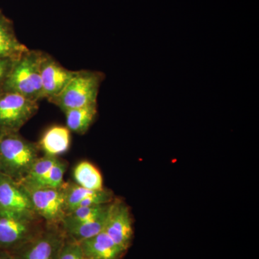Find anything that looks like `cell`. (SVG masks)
Segmentation results:
<instances>
[{
	"label": "cell",
	"mask_w": 259,
	"mask_h": 259,
	"mask_svg": "<svg viewBox=\"0 0 259 259\" xmlns=\"http://www.w3.org/2000/svg\"><path fill=\"white\" fill-rule=\"evenodd\" d=\"M38 150L18 132L0 131V173L21 182L39 157Z\"/></svg>",
	"instance_id": "6da1fadb"
},
{
	"label": "cell",
	"mask_w": 259,
	"mask_h": 259,
	"mask_svg": "<svg viewBox=\"0 0 259 259\" xmlns=\"http://www.w3.org/2000/svg\"><path fill=\"white\" fill-rule=\"evenodd\" d=\"M44 53L28 51L13 61L5 78V92L19 94L38 102L44 98L40 64Z\"/></svg>",
	"instance_id": "7a4b0ae2"
},
{
	"label": "cell",
	"mask_w": 259,
	"mask_h": 259,
	"mask_svg": "<svg viewBox=\"0 0 259 259\" xmlns=\"http://www.w3.org/2000/svg\"><path fill=\"white\" fill-rule=\"evenodd\" d=\"M103 75L92 71H77L64 90L50 102L63 112L97 104V95Z\"/></svg>",
	"instance_id": "3957f363"
},
{
	"label": "cell",
	"mask_w": 259,
	"mask_h": 259,
	"mask_svg": "<svg viewBox=\"0 0 259 259\" xmlns=\"http://www.w3.org/2000/svg\"><path fill=\"white\" fill-rule=\"evenodd\" d=\"M66 237L59 226H49L8 253L12 259H59Z\"/></svg>",
	"instance_id": "277c9868"
},
{
	"label": "cell",
	"mask_w": 259,
	"mask_h": 259,
	"mask_svg": "<svg viewBox=\"0 0 259 259\" xmlns=\"http://www.w3.org/2000/svg\"><path fill=\"white\" fill-rule=\"evenodd\" d=\"M37 102L19 94L5 92L0 95V131L18 132L36 113Z\"/></svg>",
	"instance_id": "5b68a950"
},
{
	"label": "cell",
	"mask_w": 259,
	"mask_h": 259,
	"mask_svg": "<svg viewBox=\"0 0 259 259\" xmlns=\"http://www.w3.org/2000/svg\"><path fill=\"white\" fill-rule=\"evenodd\" d=\"M28 194L34 211L49 226H59L66 215L65 197L62 188H37L21 185Z\"/></svg>",
	"instance_id": "8992f818"
},
{
	"label": "cell",
	"mask_w": 259,
	"mask_h": 259,
	"mask_svg": "<svg viewBox=\"0 0 259 259\" xmlns=\"http://www.w3.org/2000/svg\"><path fill=\"white\" fill-rule=\"evenodd\" d=\"M35 219L36 218L0 214V250L10 253L41 231Z\"/></svg>",
	"instance_id": "52a82bcc"
},
{
	"label": "cell",
	"mask_w": 259,
	"mask_h": 259,
	"mask_svg": "<svg viewBox=\"0 0 259 259\" xmlns=\"http://www.w3.org/2000/svg\"><path fill=\"white\" fill-rule=\"evenodd\" d=\"M104 231L116 244L127 250L134 238V223L128 206L122 200L110 202Z\"/></svg>",
	"instance_id": "ba28073f"
},
{
	"label": "cell",
	"mask_w": 259,
	"mask_h": 259,
	"mask_svg": "<svg viewBox=\"0 0 259 259\" xmlns=\"http://www.w3.org/2000/svg\"><path fill=\"white\" fill-rule=\"evenodd\" d=\"M0 214L36 218L28 194L18 182L0 173Z\"/></svg>",
	"instance_id": "9c48e42d"
},
{
	"label": "cell",
	"mask_w": 259,
	"mask_h": 259,
	"mask_svg": "<svg viewBox=\"0 0 259 259\" xmlns=\"http://www.w3.org/2000/svg\"><path fill=\"white\" fill-rule=\"evenodd\" d=\"M77 71L63 67L48 54H42L40 76L44 98L51 101L64 90Z\"/></svg>",
	"instance_id": "30bf717a"
},
{
	"label": "cell",
	"mask_w": 259,
	"mask_h": 259,
	"mask_svg": "<svg viewBox=\"0 0 259 259\" xmlns=\"http://www.w3.org/2000/svg\"><path fill=\"white\" fill-rule=\"evenodd\" d=\"M79 243L88 259H122L127 251L116 244L104 231Z\"/></svg>",
	"instance_id": "8fae6325"
},
{
	"label": "cell",
	"mask_w": 259,
	"mask_h": 259,
	"mask_svg": "<svg viewBox=\"0 0 259 259\" xmlns=\"http://www.w3.org/2000/svg\"><path fill=\"white\" fill-rule=\"evenodd\" d=\"M28 51L15 35L12 22L0 13V59L15 60Z\"/></svg>",
	"instance_id": "7c38bea8"
},
{
	"label": "cell",
	"mask_w": 259,
	"mask_h": 259,
	"mask_svg": "<svg viewBox=\"0 0 259 259\" xmlns=\"http://www.w3.org/2000/svg\"><path fill=\"white\" fill-rule=\"evenodd\" d=\"M71 141V135L68 127L53 126L42 135L37 145L45 154L58 156L68 151Z\"/></svg>",
	"instance_id": "4fadbf2b"
},
{
	"label": "cell",
	"mask_w": 259,
	"mask_h": 259,
	"mask_svg": "<svg viewBox=\"0 0 259 259\" xmlns=\"http://www.w3.org/2000/svg\"><path fill=\"white\" fill-rule=\"evenodd\" d=\"M68 129L78 134H84L93 123L97 113V104L71 109L64 112Z\"/></svg>",
	"instance_id": "5bb4252c"
},
{
	"label": "cell",
	"mask_w": 259,
	"mask_h": 259,
	"mask_svg": "<svg viewBox=\"0 0 259 259\" xmlns=\"http://www.w3.org/2000/svg\"><path fill=\"white\" fill-rule=\"evenodd\" d=\"M107 212L108 210L101 217L90 222L61 226V228L67 238L79 243L96 236L104 231L106 223Z\"/></svg>",
	"instance_id": "9a60e30c"
},
{
	"label": "cell",
	"mask_w": 259,
	"mask_h": 259,
	"mask_svg": "<svg viewBox=\"0 0 259 259\" xmlns=\"http://www.w3.org/2000/svg\"><path fill=\"white\" fill-rule=\"evenodd\" d=\"M73 176L76 183L90 190L103 189L101 173L89 161H81L74 167Z\"/></svg>",
	"instance_id": "2e32d148"
},
{
	"label": "cell",
	"mask_w": 259,
	"mask_h": 259,
	"mask_svg": "<svg viewBox=\"0 0 259 259\" xmlns=\"http://www.w3.org/2000/svg\"><path fill=\"white\" fill-rule=\"evenodd\" d=\"M110 204L76 208L65 215L61 222V226L80 224V223L94 221L97 218L101 217L107 212Z\"/></svg>",
	"instance_id": "e0dca14e"
},
{
	"label": "cell",
	"mask_w": 259,
	"mask_h": 259,
	"mask_svg": "<svg viewBox=\"0 0 259 259\" xmlns=\"http://www.w3.org/2000/svg\"><path fill=\"white\" fill-rule=\"evenodd\" d=\"M66 166L62 160L59 159L52 168L40 178L34 182H20V185L37 188L59 189L64 185V176Z\"/></svg>",
	"instance_id": "ac0fdd59"
},
{
	"label": "cell",
	"mask_w": 259,
	"mask_h": 259,
	"mask_svg": "<svg viewBox=\"0 0 259 259\" xmlns=\"http://www.w3.org/2000/svg\"><path fill=\"white\" fill-rule=\"evenodd\" d=\"M60 159L58 156H49L45 154L42 157H38L32 165L27 176L20 182H34L37 179L40 178L47 175L52 167ZM19 182V183H20Z\"/></svg>",
	"instance_id": "d6986e66"
},
{
	"label": "cell",
	"mask_w": 259,
	"mask_h": 259,
	"mask_svg": "<svg viewBox=\"0 0 259 259\" xmlns=\"http://www.w3.org/2000/svg\"><path fill=\"white\" fill-rule=\"evenodd\" d=\"M59 259H88L83 254L81 246L78 242L66 237L61 248Z\"/></svg>",
	"instance_id": "ffe728a7"
},
{
	"label": "cell",
	"mask_w": 259,
	"mask_h": 259,
	"mask_svg": "<svg viewBox=\"0 0 259 259\" xmlns=\"http://www.w3.org/2000/svg\"><path fill=\"white\" fill-rule=\"evenodd\" d=\"M13 61L14 60H10V59H0V83L5 80Z\"/></svg>",
	"instance_id": "44dd1931"
},
{
	"label": "cell",
	"mask_w": 259,
	"mask_h": 259,
	"mask_svg": "<svg viewBox=\"0 0 259 259\" xmlns=\"http://www.w3.org/2000/svg\"><path fill=\"white\" fill-rule=\"evenodd\" d=\"M9 258V253L3 250H0V259H8Z\"/></svg>",
	"instance_id": "7402d4cb"
},
{
	"label": "cell",
	"mask_w": 259,
	"mask_h": 259,
	"mask_svg": "<svg viewBox=\"0 0 259 259\" xmlns=\"http://www.w3.org/2000/svg\"><path fill=\"white\" fill-rule=\"evenodd\" d=\"M8 259H12L11 256H10V255L9 254V258Z\"/></svg>",
	"instance_id": "603a6c76"
}]
</instances>
